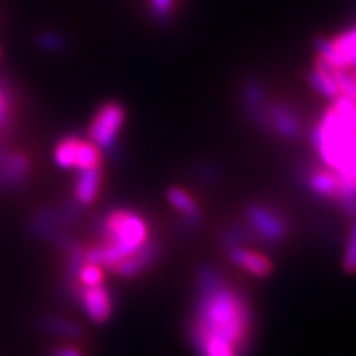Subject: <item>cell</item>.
I'll list each match as a JSON object with an SVG mask.
<instances>
[{
	"instance_id": "obj_20",
	"label": "cell",
	"mask_w": 356,
	"mask_h": 356,
	"mask_svg": "<svg viewBox=\"0 0 356 356\" xmlns=\"http://www.w3.org/2000/svg\"><path fill=\"white\" fill-rule=\"evenodd\" d=\"M35 43H37L38 48H42L43 51L48 53H61L66 50V47H68L63 35L53 32V30H42V32L35 37Z\"/></svg>"
},
{
	"instance_id": "obj_21",
	"label": "cell",
	"mask_w": 356,
	"mask_h": 356,
	"mask_svg": "<svg viewBox=\"0 0 356 356\" xmlns=\"http://www.w3.org/2000/svg\"><path fill=\"white\" fill-rule=\"evenodd\" d=\"M333 111H335L338 118L341 119V122H345L350 129H353L356 132V104L353 99L346 96H338L337 99H333L332 104Z\"/></svg>"
},
{
	"instance_id": "obj_11",
	"label": "cell",
	"mask_w": 356,
	"mask_h": 356,
	"mask_svg": "<svg viewBox=\"0 0 356 356\" xmlns=\"http://www.w3.org/2000/svg\"><path fill=\"white\" fill-rule=\"evenodd\" d=\"M305 185L314 195L320 198H328L335 202L340 190V181H338L337 173L328 167L309 168L305 173Z\"/></svg>"
},
{
	"instance_id": "obj_8",
	"label": "cell",
	"mask_w": 356,
	"mask_h": 356,
	"mask_svg": "<svg viewBox=\"0 0 356 356\" xmlns=\"http://www.w3.org/2000/svg\"><path fill=\"white\" fill-rule=\"evenodd\" d=\"M159 254H160V244L157 239L150 238L140 249H137L136 252H132L131 256H127L126 259L119 262L111 273L119 275V277H126V279L137 277V275L144 273L147 267H150L155 261H157Z\"/></svg>"
},
{
	"instance_id": "obj_16",
	"label": "cell",
	"mask_w": 356,
	"mask_h": 356,
	"mask_svg": "<svg viewBox=\"0 0 356 356\" xmlns=\"http://www.w3.org/2000/svg\"><path fill=\"white\" fill-rule=\"evenodd\" d=\"M40 327L51 335L68 338V340H78L83 335L81 327L76 322L61 317H43L40 320Z\"/></svg>"
},
{
	"instance_id": "obj_10",
	"label": "cell",
	"mask_w": 356,
	"mask_h": 356,
	"mask_svg": "<svg viewBox=\"0 0 356 356\" xmlns=\"http://www.w3.org/2000/svg\"><path fill=\"white\" fill-rule=\"evenodd\" d=\"M229 261L241 269L246 270L254 277H267L273 274L274 264L269 257L261 254V252L249 251L243 246H233L228 249Z\"/></svg>"
},
{
	"instance_id": "obj_9",
	"label": "cell",
	"mask_w": 356,
	"mask_h": 356,
	"mask_svg": "<svg viewBox=\"0 0 356 356\" xmlns=\"http://www.w3.org/2000/svg\"><path fill=\"white\" fill-rule=\"evenodd\" d=\"M267 121L270 131L277 132L286 139H297L302 134V122L299 115L293 113L291 106L284 102H269L267 104Z\"/></svg>"
},
{
	"instance_id": "obj_27",
	"label": "cell",
	"mask_w": 356,
	"mask_h": 356,
	"mask_svg": "<svg viewBox=\"0 0 356 356\" xmlns=\"http://www.w3.org/2000/svg\"><path fill=\"white\" fill-rule=\"evenodd\" d=\"M0 55H2V53H0Z\"/></svg>"
},
{
	"instance_id": "obj_13",
	"label": "cell",
	"mask_w": 356,
	"mask_h": 356,
	"mask_svg": "<svg viewBox=\"0 0 356 356\" xmlns=\"http://www.w3.org/2000/svg\"><path fill=\"white\" fill-rule=\"evenodd\" d=\"M102 184V167L79 170L74 185V200L81 207H89L96 202Z\"/></svg>"
},
{
	"instance_id": "obj_7",
	"label": "cell",
	"mask_w": 356,
	"mask_h": 356,
	"mask_svg": "<svg viewBox=\"0 0 356 356\" xmlns=\"http://www.w3.org/2000/svg\"><path fill=\"white\" fill-rule=\"evenodd\" d=\"M243 101L244 108L248 109L249 118L254 121V124L262 131L269 132V121H267V97L266 89L259 79L248 78L243 84Z\"/></svg>"
},
{
	"instance_id": "obj_26",
	"label": "cell",
	"mask_w": 356,
	"mask_h": 356,
	"mask_svg": "<svg viewBox=\"0 0 356 356\" xmlns=\"http://www.w3.org/2000/svg\"><path fill=\"white\" fill-rule=\"evenodd\" d=\"M353 101H355V104H356V96H355V97H353Z\"/></svg>"
},
{
	"instance_id": "obj_25",
	"label": "cell",
	"mask_w": 356,
	"mask_h": 356,
	"mask_svg": "<svg viewBox=\"0 0 356 356\" xmlns=\"http://www.w3.org/2000/svg\"><path fill=\"white\" fill-rule=\"evenodd\" d=\"M351 76H353V79H355V81H356V71H355V73H353V74H351Z\"/></svg>"
},
{
	"instance_id": "obj_14",
	"label": "cell",
	"mask_w": 356,
	"mask_h": 356,
	"mask_svg": "<svg viewBox=\"0 0 356 356\" xmlns=\"http://www.w3.org/2000/svg\"><path fill=\"white\" fill-rule=\"evenodd\" d=\"M167 200L177 211H180L181 215L185 216V220H188L191 222V225L200 222V215H202V211H200L197 200L191 197L188 191L180 188V186H172V188H168L167 191Z\"/></svg>"
},
{
	"instance_id": "obj_6",
	"label": "cell",
	"mask_w": 356,
	"mask_h": 356,
	"mask_svg": "<svg viewBox=\"0 0 356 356\" xmlns=\"http://www.w3.org/2000/svg\"><path fill=\"white\" fill-rule=\"evenodd\" d=\"M83 310L95 323H106L113 315V297L104 286L83 287L78 293Z\"/></svg>"
},
{
	"instance_id": "obj_22",
	"label": "cell",
	"mask_w": 356,
	"mask_h": 356,
	"mask_svg": "<svg viewBox=\"0 0 356 356\" xmlns=\"http://www.w3.org/2000/svg\"><path fill=\"white\" fill-rule=\"evenodd\" d=\"M353 225H351L348 243H346L345 257H343V269L346 274H356V216Z\"/></svg>"
},
{
	"instance_id": "obj_23",
	"label": "cell",
	"mask_w": 356,
	"mask_h": 356,
	"mask_svg": "<svg viewBox=\"0 0 356 356\" xmlns=\"http://www.w3.org/2000/svg\"><path fill=\"white\" fill-rule=\"evenodd\" d=\"M150 7L155 19L159 22H168L175 7V0H150Z\"/></svg>"
},
{
	"instance_id": "obj_17",
	"label": "cell",
	"mask_w": 356,
	"mask_h": 356,
	"mask_svg": "<svg viewBox=\"0 0 356 356\" xmlns=\"http://www.w3.org/2000/svg\"><path fill=\"white\" fill-rule=\"evenodd\" d=\"M79 140H81L79 137L71 136L58 142L55 147V162L58 167L65 168V170H74Z\"/></svg>"
},
{
	"instance_id": "obj_4",
	"label": "cell",
	"mask_w": 356,
	"mask_h": 356,
	"mask_svg": "<svg viewBox=\"0 0 356 356\" xmlns=\"http://www.w3.org/2000/svg\"><path fill=\"white\" fill-rule=\"evenodd\" d=\"M124 121H126V111L121 102L109 101L102 104L96 111L95 119L89 126V137H91L92 144L104 150L113 149L118 142Z\"/></svg>"
},
{
	"instance_id": "obj_15",
	"label": "cell",
	"mask_w": 356,
	"mask_h": 356,
	"mask_svg": "<svg viewBox=\"0 0 356 356\" xmlns=\"http://www.w3.org/2000/svg\"><path fill=\"white\" fill-rule=\"evenodd\" d=\"M332 43L340 60V70L353 68L356 71V29L340 35Z\"/></svg>"
},
{
	"instance_id": "obj_3",
	"label": "cell",
	"mask_w": 356,
	"mask_h": 356,
	"mask_svg": "<svg viewBox=\"0 0 356 356\" xmlns=\"http://www.w3.org/2000/svg\"><path fill=\"white\" fill-rule=\"evenodd\" d=\"M246 222L251 228V234L267 244H279L289 236L286 218L267 204H249L246 208Z\"/></svg>"
},
{
	"instance_id": "obj_5",
	"label": "cell",
	"mask_w": 356,
	"mask_h": 356,
	"mask_svg": "<svg viewBox=\"0 0 356 356\" xmlns=\"http://www.w3.org/2000/svg\"><path fill=\"white\" fill-rule=\"evenodd\" d=\"M30 177L29 155L13 149H0V193H12L26 185Z\"/></svg>"
},
{
	"instance_id": "obj_24",
	"label": "cell",
	"mask_w": 356,
	"mask_h": 356,
	"mask_svg": "<svg viewBox=\"0 0 356 356\" xmlns=\"http://www.w3.org/2000/svg\"><path fill=\"white\" fill-rule=\"evenodd\" d=\"M50 356H84V353L74 345H61L51 351Z\"/></svg>"
},
{
	"instance_id": "obj_1",
	"label": "cell",
	"mask_w": 356,
	"mask_h": 356,
	"mask_svg": "<svg viewBox=\"0 0 356 356\" xmlns=\"http://www.w3.org/2000/svg\"><path fill=\"white\" fill-rule=\"evenodd\" d=\"M252 332V310L246 296L226 282L220 270L203 266L198 299L188 337L198 356H243Z\"/></svg>"
},
{
	"instance_id": "obj_12",
	"label": "cell",
	"mask_w": 356,
	"mask_h": 356,
	"mask_svg": "<svg viewBox=\"0 0 356 356\" xmlns=\"http://www.w3.org/2000/svg\"><path fill=\"white\" fill-rule=\"evenodd\" d=\"M29 233L32 238L44 241V239H55L58 234L63 233L58 211L53 208H42L35 211L29 220Z\"/></svg>"
},
{
	"instance_id": "obj_2",
	"label": "cell",
	"mask_w": 356,
	"mask_h": 356,
	"mask_svg": "<svg viewBox=\"0 0 356 356\" xmlns=\"http://www.w3.org/2000/svg\"><path fill=\"white\" fill-rule=\"evenodd\" d=\"M310 139L325 167L356 181V132L341 122L332 106L312 129Z\"/></svg>"
},
{
	"instance_id": "obj_19",
	"label": "cell",
	"mask_w": 356,
	"mask_h": 356,
	"mask_svg": "<svg viewBox=\"0 0 356 356\" xmlns=\"http://www.w3.org/2000/svg\"><path fill=\"white\" fill-rule=\"evenodd\" d=\"M76 284H78L79 291H81L83 287L101 286V284H104V270H102L101 266L84 261L83 266L79 267V270H78Z\"/></svg>"
},
{
	"instance_id": "obj_18",
	"label": "cell",
	"mask_w": 356,
	"mask_h": 356,
	"mask_svg": "<svg viewBox=\"0 0 356 356\" xmlns=\"http://www.w3.org/2000/svg\"><path fill=\"white\" fill-rule=\"evenodd\" d=\"M309 84L320 95L328 97V99H337L338 96H341L340 88H338L335 79L332 78V74L317 68V66L309 73Z\"/></svg>"
}]
</instances>
